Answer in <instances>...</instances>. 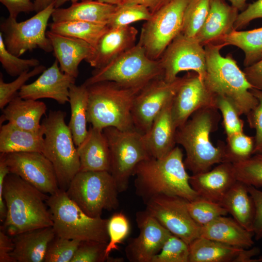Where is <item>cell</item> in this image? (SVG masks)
<instances>
[{
  "mask_svg": "<svg viewBox=\"0 0 262 262\" xmlns=\"http://www.w3.org/2000/svg\"><path fill=\"white\" fill-rule=\"evenodd\" d=\"M186 169L183 151L179 147L163 158L144 160L136 166L133 174L136 194L145 203L159 195L176 196L192 201L198 195L190 183Z\"/></svg>",
  "mask_w": 262,
  "mask_h": 262,
  "instance_id": "1",
  "label": "cell"
},
{
  "mask_svg": "<svg viewBox=\"0 0 262 262\" xmlns=\"http://www.w3.org/2000/svg\"><path fill=\"white\" fill-rule=\"evenodd\" d=\"M221 117L216 107L203 108L177 129L176 144L184 148V164L192 174L207 171L214 164L226 162V144L220 141L215 146L210 138L211 133L217 130Z\"/></svg>",
  "mask_w": 262,
  "mask_h": 262,
  "instance_id": "2",
  "label": "cell"
},
{
  "mask_svg": "<svg viewBox=\"0 0 262 262\" xmlns=\"http://www.w3.org/2000/svg\"><path fill=\"white\" fill-rule=\"evenodd\" d=\"M3 197L6 215L0 229L11 236L52 226L51 213L42 193L19 176L9 173L4 180Z\"/></svg>",
  "mask_w": 262,
  "mask_h": 262,
  "instance_id": "3",
  "label": "cell"
},
{
  "mask_svg": "<svg viewBox=\"0 0 262 262\" xmlns=\"http://www.w3.org/2000/svg\"><path fill=\"white\" fill-rule=\"evenodd\" d=\"M224 47L217 43L204 46L206 74L204 82L213 94L227 98L240 116H246L257 106L258 100L250 91L253 87L232 55L223 56L220 53Z\"/></svg>",
  "mask_w": 262,
  "mask_h": 262,
  "instance_id": "4",
  "label": "cell"
},
{
  "mask_svg": "<svg viewBox=\"0 0 262 262\" xmlns=\"http://www.w3.org/2000/svg\"><path fill=\"white\" fill-rule=\"evenodd\" d=\"M87 122L101 130L111 127L121 131L135 129L131 110L134 99L144 86L131 87L102 81L86 86Z\"/></svg>",
  "mask_w": 262,
  "mask_h": 262,
  "instance_id": "5",
  "label": "cell"
},
{
  "mask_svg": "<svg viewBox=\"0 0 262 262\" xmlns=\"http://www.w3.org/2000/svg\"><path fill=\"white\" fill-rule=\"evenodd\" d=\"M56 236L80 241H94L108 244V219L92 217L59 189L46 200Z\"/></svg>",
  "mask_w": 262,
  "mask_h": 262,
  "instance_id": "6",
  "label": "cell"
},
{
  "mask_svg": "<svg viewBox=\"0 0 262 262\" xmlns=\"http://www.w3.org/2000/svg\"><path fill=\"white\" fill-rule=\"evenodd\" d=\"M66 116L65 112L50 111L41 121L44 131L42 153L52 164L59 188L64 190L80 170L77 148Z\"/></svg>",
  "mask_w": 262,
  "mask_h": 262,
  "instance_id": "7",
  "label": "cell"
},
{
  "mask_svg": "<svg viewBox=\"0 0 262 262\" xmlns=\"http://www.w3.org/2000/svg\"><path fill=\"white\" fill-rule=\"evenodd\" d=\"M159 60H152L138 43L105 66L95 69L84 82L86 86L112 81L131 87H142L152 80L163 77Z\"/></svg>",
  "mask_w": 262,
  "mask_h": 262,
  "instance_id": "8",
  "label": "cell"
},
{
  "mask_svg": "<svg viewBox=\"0 0 262 262\" xmlns=\"http://www.w3.org/2000/svg\"><path fill=\"white\" fill-rule=\"evenodd\" d=\"M66 192L85 213L92 217H101L103 211L115 210L119 206V192L109 171H80Z\"/></svg>",
  "mask_w": 262,
  "mask_h": 262,
  "instance_id": "9",
  "label": "cell"
},
{
  "mask_svg": "<svg viewBox=\"0 0 262 262\" xmlns=\"http://www.w3.org/2000/svg\"><path fill=\"white\" fill-rule=\"evenodd\" d=\"M110 151V172L119 193L127 190L136 166L151 158L143 134L135 129L121 131L114 127L103 129Z\"/></svg>",
  "mask_w": 262,
  "mask_h": 262,
  "instance_id": "10",
  "label": "cell"
},
{
  "mask_svg": "<svg viewBox=\"0 0 262 262\" xmlns=\"http://www.w3.org/2000/svg\"><path fill=\"white\" fill-rule=\"evenodd\" d=\"M190 0H170L143 24L138 43L151 59L159 60L181 33L184 12Z\"/></svg>",
  "mask_w": 262,
  "mask_h": 262,
  "instance_id": "11",
  "label": "cell"
},
{
  "mask_svg": "<svg viewBox=\"0 0 262 262\" xmlns=\"http://www.w3.org/2000/svg\"><path fill=\"white\" fill-rule=\"evenodd\" d=\"M55 1L26 20L17 22L16 19L8 16L1 22L0 33L9 51L18 57L35 49L46 52L53 51L46 31L55 8Z\"/></svg>",
  "mask_w": 262,
  "mask_h": 262,
  "instance_id": "12",
  "label": "cell"
},
{
  "mask_svg": "<svg viewBox=\"0 0 262 262\" xmlns=\"http://www.w3.org/2000/svg\"><path fill=\"white\" fill-rule=\"evenodd\" d=\"M186 78V74L167 82L159 77L142 88L134 99L131 110L133 126L137 131L143 134L148 131L155 117L174 97Z\"/></svg>",
  "mask_w": 262,
  "mask_h": 262,
  "instance_id": "13",
  "label": "cell"
},
{
  "mask_svg": "<svg viewBox=\"0 0 262 262\" xmlns=\"http://www.w3.org/2000/svg\"><path fill=\"white\" fill-rule=\"evenodd\" d=\"M188 201L178 196L159 195L145 202L146 211L171 234L189 245L200 237V227L189 213Z\"/></svg>",
  "mask_w": 262,
  "mask_h": 262,
  "instance_id": "14",
  "label": "cell"
},
{
  "mask_svg": "<svg viewBox=\"0 0 262 262\" xmlns=\"http://www.w3.org/2000/svg\"><path fill=\"white\" fill-rule=\"evenodd\" d=\"M163 77L172 82L183 71H192L204 81L206 74V53L203 46L195 37L181 33L165 49L160 58Z\"/></svg>",
  "mask_w": 262,
  "mask_h": 262,
  "instance_id": "15",
  "label": "cell"
},
{
  "mask_svg": "<svg viewBox=\"0 0 262 262\" xmlns=\"http://www.w3.org/2000/svg\"><path fill=\"white\" fill-rule=\"evenodd\" d=\"M10 173L15 174L40 191L51 195L59 189L54 168L38 152L1 153Z\"/></svg>",
  "mask_w": 262,
  "mask_h": 262,
  "instance_id": "16",
  "label": "cell"
},
{
  "mask_svg": "<svg viewBox=\"0 0 262 262\" xmlns=\"http://www.w3.org/2000/svg\"><path fill=\"white\" fill-rule=\"evenodd\" d=\"M136 219L140 232L126 247V256L131 262H151L171 233L146 210Z\"/></svg>",
  "mask_w": 262,
  "mask_h": 262,
  "instance_id": "17",
  "label": "cell"
},
{
  "mask_svg": "<svg viewBox=\"0 0 262 262\" xmlns=\"http://www.w3.org/2000/svg\"><path fill=\"white\" fill-rule=\"evenodd\" d=\"M207 107H216L215 96L197 73H187L173 98L171 112L176 128L183 125L196 111Z\"/></svg>",
  "mask_w": 262,
  "mask_h": 262,
  "instance_id": "18",
  "label": "cell"
},
{
  "mask_svg": "<svg viewBox=\"0 0 262 262\" xmlns=\"http://www.w3.org/2000/svg\"><path fill=\"white\" fill-rule=\"evenodd\" d=\"M75 81L76 78L61 71L55 60L35 81L25 84L19 90L18 96L27 99L51 98L63 105L69 102V88Z\"/></svg>",
  "mask_w": 262,
  "mask_h": 262,
  "instance_id": "19",
  "label": "cell"
},
{
  "mask_svg": "<svg viewBox=\"0 0 262 262\" xmlns=\"http://www.w3.org/2000/svg\"><path fill=\"white\" fill-rule=\"evenodd\" d=\"M137 30L128 26L109 28L100 38L91 54L85 60L95 69L101 68L136 44Z\"/></svg>",
  "mask_w": 262,
  "mask_h": 262,
  "instance_id": "20",
  "label": "cell"
},
{
  "mask_svg": "<svg viewBox=\"0 0 262 262\" xmlns=\"http://www.w3.org/2000/svg\"><path fill=\"white\" fill-rule=\"evenodd\" d=\"M236 180L233 164L228 162L207 171L192 174L189 180L199 196L218 203Z\"/></svg>",
  "mask_w": 262,
  "mask_h": 262,
  "instance_id": "21",
  "label": "cell"
},
{
  "mask_svg": "<svg viewBox=\"0 0 262 262\" xmlns=\"http://www.w3.org/2000/svg\"><path fill=\"white\" fill-rule=\"evenodd\" d=\"M173 98L155 117L148 131L143 134L146 147L152 158H163L175 147L177 128L171 112Z\"/></svg>",
  "mask_w": 262,
  "mask_h": 262,
  "instance_id": "22",
  "label": "cell"
},
{
  "mask_svg": "<svg viewBox=\"0 0 262 262\" xmlns=\"http://www.w3.org/2000/svg\"><path fill=\"white\" fill-rule=\"evenodd\" d=\"M46 34L51 41L53 55L61 71L76 78L79 73L80 64L91 54L93 47L82 40L50 31L47 32Z\"/></svg>",
  "mask_w": 262,
  "mask_h": 262,
  "instance_id": "23",
  "label": "cell"
},
{
  "mask_svg": "<svg viewBox=\"0 0 262 262\" xmlns=\"http://www.w3.org/2000/svg\"><path fill=\"white\" fill-rule=\"evenodd\" d=\"M239 10L225 0H210L209 13L196 38L204 46L234 30Z\"/></svg>",
  "mask_w": 262,
  "mask_h": 262,
  "instance_id": "24",
  "label": "cell"
},
{
  "mask_svg": "<svg viewBox=\"0 0 262 262\" xmlns=\"http://www.w3.org/2000/svg\"><path fill=\"white\" fill-rule=\"evenodd\" d=\"M52 227L24 231L12 236L14 248L11 255L16 262H43L48 246L55 236Z\"/></svg>",
  "mask_w": 262,
  "mask_h": 262,
  "instance_id": "25",
  "label": "cell"
},
{
  "mask_svg": "<svg viewBox=\"0 0 262 262\" xmlns=\"http://www.w3.org/2000/svg\"><path fill=\"white\" fill-rule=\"evenodd\" d=\"M77 148L80 171L110 172V151L103 130L90 127L85 138Z\"/></svg>",
  "mask_w": 262,
  "mask_h": 262,
  "instance_id": "26",
  "label": "cell"
},
{
  "mask_svg": "<svg viewBox=\"0 0 262 262\" xmlns=\"http://www.w3.org/2000/svg\"><path fill=\"white\" fill-rule=\"evenodd\" d=\"M0 126L5 121L24 130L38 131L41 129V119L46 114V104L38 100L27 99L16 96L2 110Z\"/></svg>",
  "mask_w": 262,
  "mask_h": 262,
  "instance_id": "27",
  "label": "cell"
},
{
  "mask_svg": "<svg viewBox=\"0 0 262 262\" xmlns=\"http://www.w3.org/2000/svg\"><path fill=\"white\" fill-rule=\"evenodd\" d=\"M200 236L241 248H250L254 243L252 232L225 215L200 227Z\"/></svg>",
  "mask_w": 262,
  "mask_h": 262,
  "instance_id": "28",
  "label": "cell"
},
{
  "mask_svg": "<svg viewBox=\"0 0 262 262\" xmlns=\"http://www.w3.org/2000/svg\"><path fill=\"white\" fill-rule=\"evenodd\" d=\"M116 5L97 0H81L66 8H55L51 15L54 22L72 20L107 24Z\"/></svg>",
  "mask_w": 262,
  "mask_h": 262,
  "instance_id": "29",
  "label": "cell"
},
{
  "mask_svg": "<svg viewBox=\"0 0 262 262\" xmlns=\"http://www.w3.org/2000/svg\"><path fill=\"white\" fill-rule=\"evenodd\" d=\"M42 126V125H41ZM44 131L42 127L38 131H31L7 123L0 128V152H42Z\"/></svg>",
  "mask_w": 262,
  "mask_h": 262,
  "instance_id": "30",
  "label": "cell"
},
{
  "mask_svg": "<svg viewBox=\"0 0 262 262\" xmlns=\"http://www.w3.org/2000/svg\"><path fill=\"white\" fill-rule=\"evenodd\" d=\"M219 203L239 224L252 232L255 206L247 185L237 180Z\"/></svg>",
  "mask_w": 262,
  "mask_h": 262,
  "instance_id": "31",
  "label": "cell"
},
{
  "mask_svg": "<svg viewBox=\"0 0 262 262\" xmlns=\"http://www.w3.org/2000/svg\"><path fill=\"white\" fill-rule=\"evenodd\" d=\"M189 245V262H237L245 249L200 236Z\"/></svg>",
  "mask_w": 262,
  "mask_h": 262,
  "instance_id": "32",
  "label": "cell"
},
{
  "mask_svg": "<svg viewBox=\"0 0 262 262\" xmlns=\"http://www.w3.org/2000/svg\"><path fill=\"white\" fill-rule=\"evenodd\" d=\"M88 93L87 86L83 83L71 85L69 88V103L71 115L68 125L74 143L79 146L85 138L87 129V108Z\"/></svg>",
  "mask_w": 262,
  "mask_h": 262,
  "instance_id": "33",
  "label": "cell"
},
{
  "mask_svg": "<svg viewBox=\"0 0 262 262\" xmlns=\"http://www.w3.org/2000/svg\"><path fill=\"white\" fill-rule=\"evenodd\" d=\"M213 43L222 44L224 47L232 45L241 49L245 54V67L262 59V27L245 31L233 30Z\"/></svg>",
  "mask_w": 262,
  "mask_h": 262,
  "instance_id": "34",
  "label": "cell"
},
{
  "mask_svg": "<svg viewBox=\"0 0 262 262\" xmlns=\"http://www.w3.org/2000/svg\"><path fill=\"white\" fill-rule=\"evenodd\" d=\"M50 31L63 35L82 40L96 46L101 36L110 28L107 24L72 20L49 24Z\"/></svg>",
  "mask_w": 262,
  "mask_h": 262,
  "instance_id": "35",
  "label": "cell"
},
{
  "mask_svg": "<svg viewBox=\"0 0 262 262\" xmlns=\"http://www.w3.org/2000/svg\"><path fill=\"white\" fill-rule=\"evenodd\" d=\"M152 14L146 6L132 2H122L116 5L108 26L110 28H118L130 26L141 20L147 21Z\"/></svg>",
  "mask_w": 262,
  "mask_h": 262,
  "instance_id": "36",
  "label": "cell"
},
{
  "mask_svg": "<svg viewBox=\"0 0 262 262\" xmlns=\"http://www.w3.org/2000/svg\"><path fill=\"white\" fill-rule=\"evenodd\" d=\"M210 0H191L183 16L181 33L189 37H196L208 16Z\"/></svg>",
  "mask_w": 262,
  "mask_h": 262,
  "instance_id": "37",
  "label": "cell"
},
{
  "mask_svg": "<svg viewBox=\"0 0 262 262\" xmlns=\"http://www.w3.org/2000/svg\"><path fill=\"white\" fill-rule=\"evenodd\" d=\"M188 209L192 219L200 227L228 213L220 203L199 196L188 201Z\"/></svg>",
  "mask_w": 262,
  "mask_h": 262,
  "instance_id": "38",
  "label": "cell"
},
{
  "mask_svg": "<svg viewBox=\"0 0 262 262\" xmlns=\"http://www.w3.org/2000/svg\"><path fill=\"white\" fill-rule=\"evenodd\" d=\"M232 164L237 180L247 186L262 188V153L253 154L246 160Z\"/></svg>",
  "mask_w": 262,
  "mask_h": 262,
  "instance_id": "39",
  "label": "cell"
},
{
  "mask_svg": "<svg viewBox=\"0 0 262 262\" xmlns=\"http://www.w3.org/2000/svg\"><path fill=\"white\" fill-rule=\"evenodd\" d=\"M226 162L235 163L246 160L253 155L255 140L254 136L244 131L227 137Z\"/></svg>",
  "mask_w": 262,
  "mask_h": 262,
  "instance_id": "40",
  "label": "cell"
},
{
  "mask_svg": "<svg viewBox=\"0 0 262 262\" xmlns=\"http://www.w3.org/2000/svg\"><path fill=\"white\" fill-rule=\"evenodd\" d=\"M151 262H189V245L171 234Z\"/></svg>",
  "mask_w": 262,
  "mask_h": 262,
  "instance_id": "41",
  "label": "cell"
},
{
  "mask_svg": "<svg viewBox=\"0 0 262 262\" xmlns=\"http://www.w3.org/2000/svg\"><path fill=\"white\" fill-rule=\"evenodd\" d=\"M130 230L129 221L123 213H115L108 219L107 231L109 241L105 249V256L107 261L111 252L118 249V245L122 243L128 236Z\"/></svg>",
  "mask_w": 262,
  "mask_h": 262,
  "instance_id": "42",
  "label": "cell"
},
{
  "mask_svg": "<svg viewBox=\"0 0 262 262\" xmlns=\"http://www.w3.org/2000/svg\"><path fill=\"white\" fill-rule=\"evenodd\" d=\"M0 62L3 68L12 77L18 76L32 67L40 65L35 58L21 59L8 50L4 43L2 34L0 33Z\"/></svg>",
  "mask_w": 262,
  "mask_h": 262,
  "instance_id": "43",
  "label": "cell"
},
{
  "mask_svg": "<svg viewBox=\"0 0 262 262\" xmlns=\"http://www.w3.org/2000/svg\"><path fill=\"white\" fill-rule=\"evenodd\" d=\"M81 241L55 235L49 243L45 262H71Z\"/></svg>",
  "mask_w": 262,
  "mask_h": 262,
  "instance_id": "44",
  "label": "cell"
},
{
  "mask_svg": "<svg viewBox=\"0 0 262 262\" xmlns=\"http://www.w3.org/2000/svg\"><path fill=\"white\" fill-rule=\"evenodd\" d=\"M43 65H39L31 70L26 71L17 76L10 82H5L0 73V108L2 110L13 98L18 95V91L31 78L41 74L46 69Z\"/></svg>",
  "mask_w": 262,
  "mask_h": 262,
  "instance_id": "45",
  "label": "cell"
},
{
  "mask_svg": "<svg viewBox=\"0 0 262 262\" xmlns=\"http://www.w3.org/2000/svg\"><path fill=\"white\" fill-rule=\"evenodd\" d=\"M215 104L221 114L227 137L244 131V121L240 118L236 108L229 99L222 96H215Z\"/></svg>",
  "mask_w": 262,
  "mask_h": 262,
  "instance_id": "46",
  "label": "cell"
},
{
  "mask_svg": "<svg viewBox=\"0 0 262 262\" xmlns=\"http://www.w3.org/2000/svg\"><path fill=\"white\" fill-rule=\"evenodd\" d=\"M106 243L94 241H81L71 262H102L105 256Z\"/></svg>",
  "mask_w": 262,
  "mask_h": 262,
  "instance_id": "47",
  "label": "cell"
},
{
  "mask_svg": "<svg viewBox=\"0 0 262 262\" xmlns=\"http://www.w3.org/2000/svg\"><path fill=\"white\" fill-rule=\"evenodd\" d=\"M250 91L258 100L257 106L246 116L250 128L255 130L254 154L262 153V91L253 88Z\"/></svg>",
  "mask_w": 262,
  "mask_h": 262,
  "instance_id": "48",
  "label": "cell"
},
{
  "mask_svg": "<svg viewBox=\"0 0 262 262\" xmlns=\"http://www.w3.org/2000/svg\"><path fill=\"white\" fill-rule=\"evenodd\" d=\"M247 189L255 206L252 232L255 239L259 240L262 239V191L252 186H247Z\"/></svg>",
  "mask_w": 262,
  "mask_h": 262,
  "instance_id": "49",
  "label": "cell"
},
{
  "mask_svg": "<svg viewBox=\"0 0 262 262\" xmlns=\"http://www.w3.org/2000/svg\"><path fill=\"white\" fill-rule=\"evenodd\" d=\"M262 18V0H257L247 5L239 13L234 24V30L241 29L256 18Z\"/></svg>",
  "mask_w": 262,
  "mask_h": 262,
  "instance_id": "50",
  "label": "cell"
},
{
  "mask_svg": "<svg viewBox=\"0 0 262 262\" xmlns=\"http://www.w3.org/2000/svg\"><path fill=\"white\" fill-rule=\"evenodd\" d=\"M35 0H0L7 8L9 16L16 19L20 13H29L34 11Z\"/></svg>",
  "mask_w": 262,
  "mask_h": 262,
  "instance_id": "51",
  "label": "cell"
},
{
  "mask_svg": "<svg viewBox=\"0 0 262 262\" xmlns=\"http://www.w3.org/2000/svg\"><path fill=\"white\" fill-rule=\"evenodd\" d=\"M243 71L252 87L262 91V59L254 64L245 67Z\"/></svg>",
  "mask_w": 262,
  "mask_h": 262,
  "instance_id": "52",
  "label": "cell"
},
{
  "mask_svg": "<svg viewBox=\"0 0 262 262\" xmlns=\"http://www.w3.org/2000/svg\"><path fill=\"white\" fill-rule=\"evenodd\" d=\"M14 248L12 236L0 229V262H16L11 254Z\"/></svg>",
  "mask_w": 262,
  "mask_h": 262,
  "instance_id": "53",
  "label": "cell"
},
{
  "mask_svg": "<svg viewBox=\"0 0 262 262\" xmlns=\"http://www.w3.org/2000/svg\"><path fill=\"white\" fill-rule=\"evenodd\" d=\"M10 173L8 165L0 155V220L3 222L6 215V207L3 197V184L5 178Z\"/></svg>",
  "mask_w": 262,
  "mask_h": 262,
  "instance_id": "54",
  "label": "cell"
},
{
  "mask_svg": "<svg viewBox=\"0 0 262 262\" xmlns=\"http://www.w3.org/2000/svg\"><path fill=\"white\" fill-rule=\"evenodd\" d=\"M170 0H124L123 2H132L143 5L147 7L153 14Z\"/></svg>",
  "mask_w": 262,
  "mask_h": 262,
  "instance_id": "55",
  "label": "cell"
},
{
  "mask_svg": "<svg viewBox=\"0 0 262 262\" xmlns=\"http://www.w3.org/2000/svg\"><path fill=\"white\" fill-rule=\"evenodd\" d=\"M56 0H35L34 1V11L36 13L40 12Z\"/></svg>",
  "mask_w": 262,
  "mask_h": 262,
  "instance_id": "56",
  "label": "cell"
},
{
  "mask_svg": "<svg viewBox=\"0 0 262 262\" xmlns=\"http://www.w3.org/2000/svg\"><path fill=\"white\" fill-rule=\"evenodd\" d=\"M227 0L229 1L231 3V5H232L233 7L238 9L239 11H241V12L243 11L247 6V5L246 3V0Z\"/></svg>",
  "mask_w": 262,
  "mask_h": 262,
  "instance_id": "57",
  "label": "cell"
},
{
  "mask_svg": "<svg viewBox=\"0 0 262 262\" xmlns=\"http://www.w3.org/2000/svg\"><path fill=\"white\" fill-rule=\"evenodd\" d=\"M99 1L104 2L112 5H118L121 4L124 0H97Z\"/></svg>",
  "mask_w": 262,
  "mask_h": 262,
  "instance_id": "58",
  "label": "cell"
},
{
  "mask_svg": "<svg viewBox=\"0 0 262 262\" xmlns=\"http://www.w3.org/2000/svg\"><path fill=\"white\" fill-rule=\"evenodd\" d=\"M80 0H56L55 1V8H59L67 1H70L72 3H74L79 1Z\"/></svg>",
  "mask_w": 262,
  "mask_h": 262,
  "instance_id": "59",
  "label": "cell"
},
{
  "mask_svg": "<svg viewBox=\"0 0 262 262\" xmlns=\"http://www.w3.org/2000/svg\"><path fill=\"white\" fill-rule=\"evenodd\" d=\"M255 262H262V257L255 259Z\"/></svg>",
  "mask_w": 262,
  "mask_h": 262,
  "instance_id": "60",
  "label": "cell"
}]
</instances>
